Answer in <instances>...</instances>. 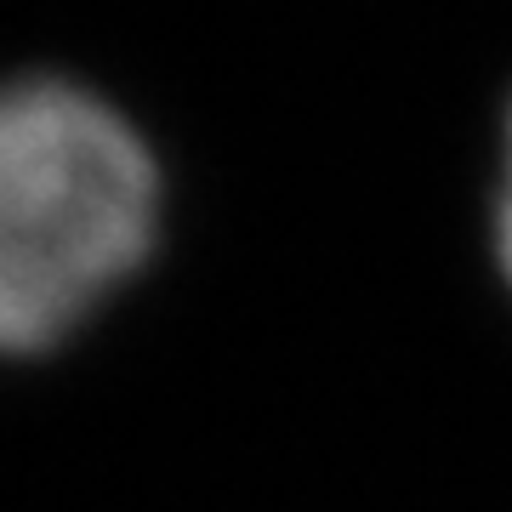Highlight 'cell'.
I'll use <instances>...</instances> for the list:
<instances>
[{"instance_id":"cell-1","label":"cell","mask_w":512,"mask_h":512,"mask_svg":"<svg viewBox=\"0 0 512 512\" xmlns=\"http://www.w3.org/2000/svg\"><path fill=\"white\" fill-rule=\"evenodd\" d=\"M154 228L160 165L126 114L69 80L0 86V359L74 336Z\"/></svg>"},{"instance_id":"cell-2","label":"cell","mask_w":512,"mask_h":512,"mask_svg":"<svg viewBox=\"0 0 512 512\" xmlns=\"http://www.w3.org/2000/svg\"><path fill=\"white\" fill-rule=\"evenodd\" d=\"M495 262L512 285V114H507V165H501V194H495Z\"/></svg>"}]
</instances>
